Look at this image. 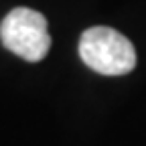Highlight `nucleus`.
Masks as SVG:
<instances>
[{"mask_svg": "<svg viewBox=\"0 0 146 146\" xmlns=\"http://www.w3.org/2000/svg\"><path fill=\"white\" fill-rule=\"evenodd\" d=\"M0 41L29 63L43 61L51 47L47 18L33 8H14L0 25Z\"/></svg>", "mask_w": 146, "mask_h": 146, "instance_id": "nucleus-2", "label": "nucleus"}, {"mask_svg": "<svg viewBox=\"0 0 146 146\" xmlns=\"http://www.w3.org/2000/svg\"><path fill=\"white\" fill-rule=\"evenodd\" d=\"M79 57L102 75H126L136 67L134 45L110 27H91L81 35Z\"/></svg>", "mask_w": 146, "mask_h": 146, "instance_id": "nucleus-1", "label": "nucleus"}]
</instances>
